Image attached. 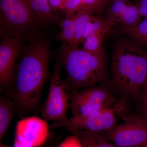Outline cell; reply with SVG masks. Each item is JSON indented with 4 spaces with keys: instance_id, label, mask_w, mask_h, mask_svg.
Returning <instances> with one entry per match:
<instances>
[{
    "instance_id": "obj_1",
    "label": "cell",
    "mask_w": 147,
    "mask_h": 147,
    "mask_svg": "<svg viewBox=\"0 0 147 147\" xmlns=\"http://www.w3.org/2000/svg\"><path fill=\"white\" fill-rule=\"evenodd\" d=\"M25 35L28 43L7 87L8 97L14 102L16 110L23 113L33 111L39 105L49 76L50 55L47 39L30 34Z\"/></svg>"
},
{
    "instance_id": "obj_26",
    "label": "cell",
    "mask_w": 147,
    "mask_h": 147,
    "mask_svg": "<svg viewBox=\"0 0 147 147\" xmlns=\"http://www.w3.org/2000/svg\"><path fill=\"white\" fill-rule=\"evenodd\" d=\"M49 5L52 10H55L58 9L63 10V3L62 0H48Z\"/></svg>"
},
{
    "instance_id": "obj_19",
    "label": "cell",
    "mask_w": 147,
    "mask_h": 147,
    "mask_svg": "<svg viewBox=\"0 0 147 147\" xmlns=\"http://www.w3.org/2000/svg\"><path fill=\"white\" fill-rule=\"evenodd\" d=\"M142 18L136 5L130 3L118 23L121 24L123 26L133 27L141 22Z\"/></svg>"
},
{
    "instance_id": "obj_4",
    "label": "cell",
    "mask_w": 147,
    "mask_h": 147,
    "mask_svg": "<svg viewBox=\"0 0 147 147\" xmlns=\"http://www.w3.org/2000/svg\"><path fill=\"white\" fill-rule=\"evenodd\" d=\"M72 117L90 115L120 102L105 84H101L69 93Z\"/></svg>"
},
{
    "instance_id": "obj_25",
    "label": "cell",
    "mask_w": 147,
    "mask_h": 147,
    "mask_svg": "<svg viewBox=\"0 0 147 147\" xmlns=\"http://www.w3.org/2000/svg\"><path fill=\"white\" fill-rule=\"evenodd\" d=\"M85 7H91L95 9L96 12L100 11V0H84Z\"/></svg>"
},
{
    "instance_id": "obj_3",
    "label": "cell",
    "mask_w": 147,
    "mask_h": 147,
    "mask_svg": "<svg viewBox=\"0 0 147 147\" xmlns=\"http://www.w3.org/2000/svg\"><path fill=\"white\" fill-rule=\"evenodd\" d=\"M57 53V59L67 73L69 92L103 84L107 76L104 51L90 54L78 47L63 42Z\"/></svg>"
},
{
    "instance_id": "obj_29",
    "label": "cell",
    "mask_w": 147,
    "mask_h": 147,
    "mask_svg": "<svg viewBox=\"0 0 147 147\" xmlns=\"http://www.w3.org/2000/svg\"><path fill=\"white\" fill-rule=\"evenodd\" d=\"M141 147H147V141L143 145V146Z\"/></svg>"
},
{
    "instance_id": "obj_2",
    "label": "cell",
    "mask_w": 147,
    "mask_h": 147,
    "mask_svg": "<svg viewBox=\"0 0 147 147\" xmlns=\"http://www.w3.org/2000/svg\"><path fill=\"white\" fill-rule=\"evenodd\" d=\"M111 71L113 87L123 96L141 100L147 79V52L126 36L114 42Z\"/></svg>"
},
{
    "instance_id": "obj_27",
    "label": "cell",
    "mask_w": 147,
    "mask_h": 147,
    "mask_svg": "<svg viewBox=\"0 0 147 147\" xmlns=\"http://www.w3.org/2000/svg\"><path fill=\"white\" fill-rule=\"evenodd\" d=\"M109 0H100V10L106 5Z\"/></svg>"
},
{
    "instance_id": "obj_22",
    "label": "cell",
    "mask_w": 147,
    "mask_h": 147,
    "mask_svg": "<svg viewBox=\"0 0 147 147\" xmlns=\"http://www.w3.org/2000/svg\"><path fill=\"white\" fill-rule=\"evenodd\" d=\"M58 147H83L78 137L75 134L68 136Z\"/></svg>"
},
{
    "instance_id": "obj_10",
    "label": "cell",
    "mask_w": 147,
    "mask_h": 147,
    "mask_svg": "<svg viewBox=\"0 0 147 147\" xmlns=\"http://www.w3.org/2000/svg\"><path fill=\"white\" fill-rule=\"evenodd\" d=\"M22 33H9L4 36L0 43V85L7 88L23 44Z\"/></svg>"
},
{
    "instance_id": "obj_16",
    "label": "cell",
    "mask_w": 147,
    "mask_h": 147,
    "mask_svg": "<svg viewBox=\"0 0 147 147\" xmlns=\"http://www.w3.org/2000/svg\"><path fill=\"white\" fill-rule=\"evenodd\" d=\"M119 32L139 45L147 47V18L134 26H123Z\"/></svg>"
},
{
    "instance_id": "obj_7",
    "label": "cell",
    "mask_w": 147,
    "mask_h": 147,
    "mask_svg": "<svg viewBox=\"0 0 147 147\" xmlns=\"http://www.w3.org/2000/svg\"><path fill=\"white\" fill-rule=\"evenodd\" d=\"M61 66L57 62L50 81L49 92L42 106L41 114L46 121L65 120L67 109L70 107L69 90L65 82L61 79Z\"/></svg>"
},
{
    "instance_id": "obj_5",
    "label": "cell",
    "mask_w": 147,
    "mask_h": 147,
    "mask_svg": "<svg viewBox=\"0 0 147 147\" xmlns=\"http://www.w3.org/2000/svg\"><path fill=\"white\" fill-rule=\"evenodd\" d=\"M123 100L113 107L102 109L97 113L84 117H71L65 120L54 121L53 128H64L71 133L88 131L103 133L112 130L117 125L118 117L125 108Z\"/></svg>"
},
{
    "instance_id": "obj_13",
    "label": "cell",
    "mask_w": 147,
    "mask_h": 147,
    "mask_svg": "<svg viewBox=\"0 0 147 147\" xmlns=\"http://www.w3.org/2000/svg\"><path fill=\"white\" fill-rule=\"evenodd\" d=\"M115 24L107 18L104 19L94 15L84 27L82 34L83 41L88 37L93 34L103 33L108 35L110 33L111 29Z\"/></svg>"
},
{
    "instance_id": "obj_21",
    "label": "cell",
    "mask_w": 147,
    "mask_h": 147,
    "mask_svg": "<svg viewBox=\"0 0 147 147\" xmlns=\"http://www.w3.org/2000/svg\"><path fill=\"white\" fill-rule=\"evenodd\" d=\"M85 8L84 0H68L63 9L65 12V18H70L79 11Z\"/></svg>"
},
{
    "instance_id": "obj_12",
    "label": "cell",
    "mask_w": 147,
    "mask_h": 147,
    "mask_svg": "<svg viewBox=\"0 0 147 147\" xmlns=\"http://www.w3.org/2000/svg\"><path fill=\"white\" fill-rule=\"evenodd\" d=\"M16 110L13 100L9 97L0 98V140L3 139L9 128L13 113Z\"/></svg>"
},
{
    "instance_id": "obj_24",
    "label": "cell",
    "mask_w": 147,
    "mask_h": 147,
    "mask_svg": "<svg viewBox=\"0 0 147 147\" xmlns=\"http://www.w3.org/2000/svg\"><path fill=\"white\" fill-rule=\"evenodd\" d=\"M135 4L142 17L147 18V0H138Z\"/></svg>"
},
{
    "instance_id": "obj_8",
    "label": "cell",
    "mask_w": 147,
    "mask_h": 147,
    "mask_svg": "<svg viewBox=\"0 0 147 147\" xmlns=\"http://www.w3.org/2000/svg\"><path fill=\"white\" fill-rule=\"evenodd\" d=\"M112 130L100 133L118 147H141L147 141V121L142 115L126 117Z\"/></svg>"
},
{
    "instance_id": "obj_18",
    "label": "cell",
    "mask_w": 147,
    "mask_h": 147,
    "mask_svg": "<svg viewBox=\"0 0 147 147\" xmlns=\"http://www.w3.org/2000/svg\"><path fill=\"white\" fill-rule=\"evenodd\" d=\"M107 34L103 33L92 34L82 42L83 50L91 54H97L104 51L102 43Z\"/></svg>"
},
{
    "instance_id": "obj_28",
    "label": "cell",
    "mask_w": 147,
    "mask_h": 147,
    "mask_svg": "<svg viewBox=\"0 0 147 147\" xmlns=\"http://www.w3.org/2000/svg\"><path fill=\"white\" fill-rule=\"evenodd\" d=\"M62 1H63V5H64L63 8H64V7L66 3V2L67 1H68V0H62Z\"/></svg>"
},
{
    "instance_id": "obj_15",
    "label": "cell",
    "mask_w": 147,
    "mask_h": 147,
    "mask_svg": "<svg viewBox=\"0 0 147 147\" xmlns=\"http://www.w3.org/2000/svg\"><path fill=\"white\" fill-rule=\"evenodd\" d=\"M96 12L94 8L86 7L75 13V38L72 47H78L79 44L82 43V34L84 27L93 17Z\"/></svg>"
},
{
    "instance_id": "obj_14",
    "label": "cell",
    "mask_w": 147,
    "mask_h": 147,
    "mask_svg": "<svg viewBox=\"0 0 147 147\" xmlns=\"http://www.w3.org/2000/svg\"><path fill=\"white\" fill-rule=\"evenodd\" d=\"M78 137L83 147H118L98 132L80 131L73 133Z\"/></svg>"
},
{
    "instance_id": "obj_11",
    "label": "cell",
    "mask_w": 147,
    "mask_h": 147,
    "mask_svg": "<svg viewBox=\"0 0 147 147\" xmlns=\"http://www.w3.org/2000/svg\"><path fill=\"white\" fill-rule=\"evenodd\" d=\"M38 24L47 25L58 20L49 5L48 0H27Z\"/></svg>"
},
{
    "instance_id": "obj_6",
    "label": "cell",
    "mask_w": 147,
    "mask_h": 147,
    "mask_svg": "<svg viewBox=\"0 0 147 147\" xmlns=\"http://www.w3.org/2000/svg\"><path fill=\"white\" fill-rule=\"evenodd\" d=\"M1 33L25 34L38 24L27 0H1Z\"/></svg>"
},
{
    "instance_id": "obj_17",
    "label": "cell",
    "mask_w": 147,
    "mask_h": 147,
    "mask_svg": "<svg viewBox=\"0 0 147 147\" xmlns=\"http://www.w3.org/2000/svg\"><path fill=\"white\" fill-rule=\"evenodd\" d=\"M75 13L70 18L60 21L59 24L61 31L55 37L56 40L73 46L75 38Z\"/></svg>"
},
{
    "instance_id": "obj_20",
    "label": "cell",
    "mask_w": 147,
    "mask_h": 147,
    "mask_svg": "<svg viewBox=\"0 0 147 147\" xmlns=\"http://www.w3.org/2000/svg\"><path fill=\"white\" fill-rule=\"evenodd\" d=\"M130 3L128 0H113L106 13V18L116 24Z\"/></svg>"
},
{
    "instance_id": "obj_23",
    "label": "cell",
    "mask_w": 147,
    "mask_h": 147,
    "mask_svg": "<svg viewBox=\"0 0 147 147\" xmlns=\"http://www.w3.org/2000/svg\"><path fill=\"white\" fill-rule=\"evenodd\" d=\"M142 115L147 121V79L145 82L141 96Z\"/></svg>"
},
{
    "instance_id": "obj_9",
    "label": "cell",
    "mask_w": 147,
    "mask_h": 147,
    "mask_svg": "<svg viewBox=\"0 0 147 147\" xmlns=\"http://www.w3.org/2000/svg\"><path fill=\"white\" fill-rule=\"evenodd\" d=\"M49 127L47 121L30 117L18 122L13 147H41L47 141Z\"/></svg>"
}]
</instances>
